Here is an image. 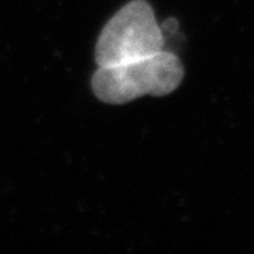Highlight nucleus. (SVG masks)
Returning a JSON list of instances; mask_svg holds the SVG:
<instances>
[{
	"instance_id": "2",
	"label": "nucleus",
	"mask_w": 254,
	"mask_h": 254,
	"mask_svg": "<svg viewBox=\"0 0 254 254\" xmlns=\"http://www.w3.org/2000/svg\"><path fill=\"white\" fill-rule=\"evenodd\" d=\"M163 30L145 0H133L110 18L100 33L95 60L98 66L128 63L163 51Z\"/></svg>"
},
{
	"instance_id": "1",
	"label": "nucleus",
	"mask_w": 254,
	"mask_h": 254,
	"mask_svg": "<svg viewBox=\"0 0 254 254\" xmlns=\"http://www.w3.org/2000/svg\"><path fill=\"white\" fill-rule=\"evenodd\" d=\"M184 79V66L178 55L160 51L128 63L99 66L92 76V91L105 103L123 105L145 95L165 96L173 93Z\"/></svg>"
}]
</instances>
